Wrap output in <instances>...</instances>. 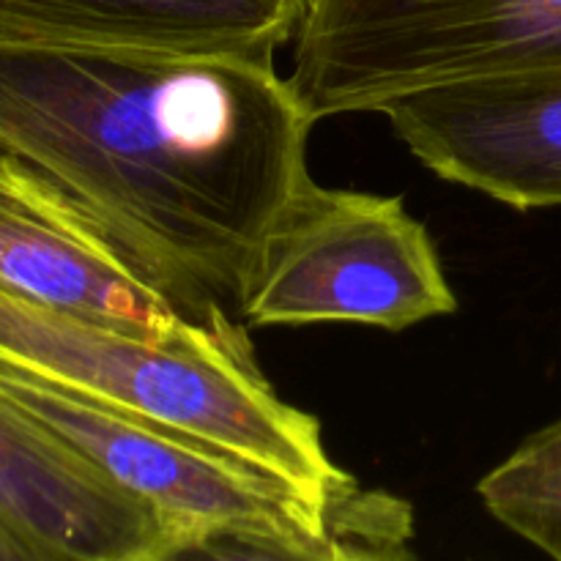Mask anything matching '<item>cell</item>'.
Wrapping results in <instances>:
<instances>
[{
  "label": "cell",
  "mask_w": 561,
  "mask_h": 561,
  "mask_svg": "<svg viewBox=\"0 0 561 561\" xmlns=\"http://www.w3.org/2000/svg\"><path fill=\"white\" fill-rule=\"evenodd\" d=\"M414 513L383 491H356L327 531L206 526L170 535L137 561H416Z\"/></svg>",
  "instance_id": "10"
},
{
  "label": "cell",
  "mask_w": 561,
  "mask_h": 561,
  "mask_svg": "<svg viewBox=\"0 0 561 561\" xmlns=\"http://www.w3.org/2000/svg\"><path fill=\"white\" fill-rule=\"evenodd\" d=\"M458 310L431 233L403 197L312 181L263 241L239 299L252 327L359 323L389 332Z\"/></svg>",
  "instance_id": "4"
},
{
  "label": "cell",
  "mask_w": 561,
  "mask_h": 561,
  "mask_svg": "<svg viewBox=\"0 0 561 561\" xmlns=\"http://www.w3.org/2000/svg\"><path fill=\"white\" fill-rule=\"evenodd\" d=\"M477 493L499 524L561 561V420L488 471Z\"/></svg>",
  "instance_id": "11"
},
{
  "label": "cell",
  "mask_w": 561,
  "mask_h": 561,
  "mask_svg": "<svg viewBox=\"0 0 561 561\" xmlns=\"http://www.w3.org/2000/svg\"><path fill=\"white\" fill-rule=\"evenodd\" d=\"M310 115L274 60L0 36V153L102 219L184 305L233 321L312 184Z\"/></svg>",
  "instance_id": "1"
},
{
  "label": "cell",
  "mask_w": 561,
  "mask_h": 561,
  "mask_svg": "<svg viewBox=\"0 0 561 561\" xmlns=\"http://www.w3.org/2000/svg\"><path fill=\"white\" fill-rule=\"evenodd\" d=\"M0 561H80L38 540L20 524L0 513Z\"/></svg>",
  "instance_id": "12"
},
{
  "label": "cell",
  "mask_w": 561,
  "mask_h": 561,
  "mask_svg": "<svg viewBox=\"0 0 561 561\" xmlns=\"http://www.w3.org/2000/svg\"><path fill=\"white\" fill-rule=\"evenodd\" d=\"M381 115L438 179L518 211L561 206V71L425 88Z\"/></svg>",
  "instance_id": "7"
},
{
  "label": "cell",
  "mask_w": 561,
  "mask_h": 561,
  "mask_svg": "<svg viewBox=\"0 0 561 561\" xmlns=\"http://www.w3.org/2000/svg\"><path fill=\"white\" fill-rule=\"evenodd\" d=\"M0 288L151 343L252 351L244 327L192 310L82 203L0 153Z\"/></svg>",
  "instance_id": "6"
},
{
  "label": "cell",
  "mask_w": 561,
  "mask_h": 561,
  "mask_svg": "<svg viewBox=\"0 0 561 561\" xmlns=\"http://www.w3.org/2000/svg\"><path fill=\"white\" fill-rule=\"evenodd\" d=\"M0 398L151 504L175 535L206 526L318 535L354 496L321 502L203 438L99 405L3 362Z\"/></svg>",
  "instance_id": "5"
},
{
  "label": "cell",
  "mask_w": 561,
  "mask_h": 561,
  "mask_svg": "<svg viewBox=\"0 0 561 561\" xmlns=\"http://www.w3.org/2000/svg\"><path fill=\"white\" fill-rule=\"evenodd\" d=\"M288 82L312 124L425 88L561 71V0H312Z\"/></svg>",
  "instance_id": "3"
},
{
  "label": "cell",
  "mask_w": 561,
  "mask_h": 561,
  "mask_svg": "<svg viewBox=\"0 0 561 561\" xmlns=\"http://www.w3.org/2000/svg\"><path fill=\"white\" fill-rule=\"evenodd\" d=\"M312 0H0V36L274 60Z\"/></svg>",
  "instance_id": "9"
},
{
  "label": "cell",
  "mask_w": 561,
  "mask_h": 561,
  "mask_svg": "<svg viewBox=\"0 0 561 561\" xmlns=\"http://www.w3.org/2000/svg\"><path fill=\"white\" fill-rule=\"evenodd\" d=\"M0 513L80 561H137L168 520L0 398Z\"/></svg>",
  "instance_id": "8"
},
{
  "label": "cell",
  "mask_w": 561,
  "mask_h": 561,
  "mask_svg": "<svg viewBox=\"0 0 561 561\" xmlns=\"http://www.w3.org/2000/svg\"><path fill=\"white\" fill-rule=\"evenodd\" d=\"M0 362L203 438L321 502L359 491L329 458L321 422L274 392L252 351L151 343L0 288Z\"/></svg>",
  "instance_id": "2"
}]
</instances>
